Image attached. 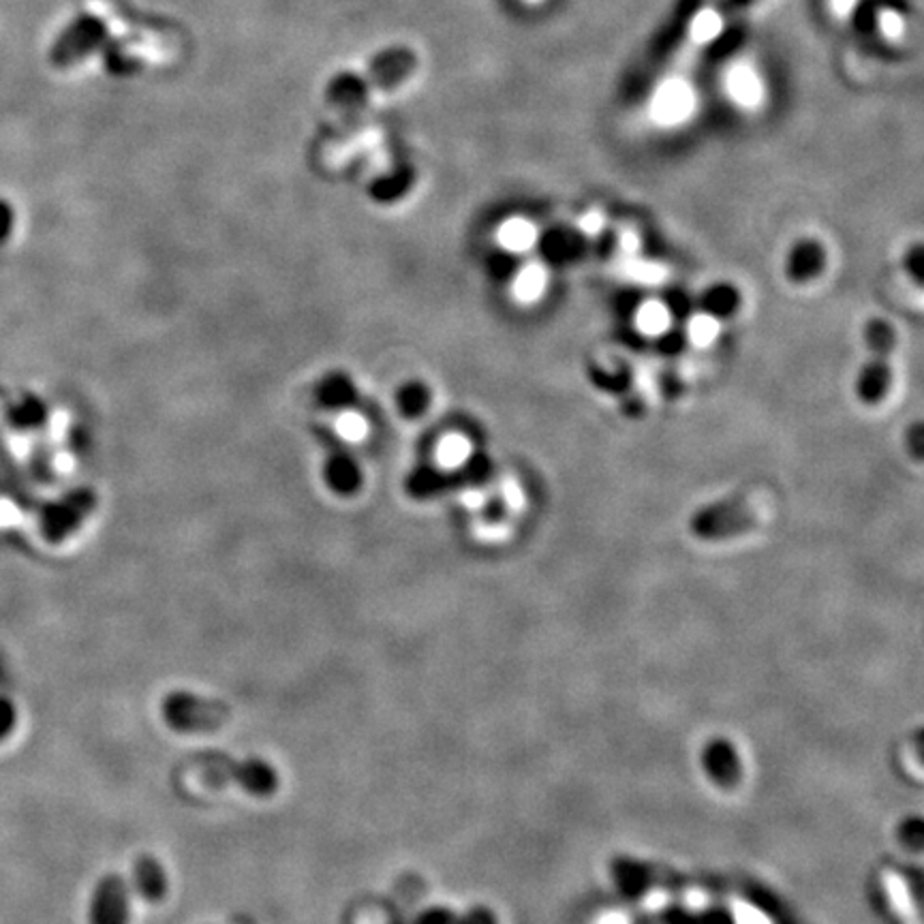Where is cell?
<instances>
[{"label": "cell", "instance_id": "9c48e42d", "mask_svg": "<svg viewBox=\"0 0 924 924\" xmlns=\"http://www.w3.org/2000/svg\"><path fill=\"white\" fill-rule=\"evenodd\" d=\"M721 29H723V16L717 9H713V7L700 9L693 16L691 24H689L686 50L679 57V62H677V69L674 71H683V64H686L687 60L693 59L700 50H704L715 39L717 34L721 32Z\"/></svg>", "mask_w": 924, "mask_h": 924}, {"label": "cell", "instance_id": "2e32d148", "mask_svg": "<svg viewBox=\"0 0 924 924\" xmlns=\"http://www.w3.org/2000/svg\"><path fill=\"white\" fill-rule=\"evenodd\" d=\"M886 893H889V896L893 898V903L896 905V912H898L903 918H907V923L918 924V921H916V910H914V905H912V896L907 893L905 884H903L896 875H891V877L886 880Z\"/></svg>", "mask_w": 924, "mask_h": 924}, {"label": "cell", "instance_id": "44dd1931", "mask_svg": "<svg viewBox=\"0 0 924 924\" xmlns=\"http://www.w3.org/2000/svg\"><path fill=\"white\" fill-rule=\"evenodd\" d=\"M454 923V918H451V914L449 912H444V910H430V912H426V914H422L419 916L418 924H451Z\"/></svg>", "mask_w": 924, "mask_h": 924}, {"label": "cell", "instance_id": "484cf974", "mask_svg": "<svg viewBox=\"0 0 924 924\" xmlns=\"http://www.w3.org/2000/svg\"><path fill=\"white\" fill-rule=\"evenodd\" d=\"M527 2H531V4H537V2H541V0H527Z\"/></svg>", "mask_w": 924, "mask_h": 924}, {"label": "cell", "instance_id": "ba28073f", "mask_svg": "<svg viewBox=\"0 0 924 924\" xmlns=\"http://www.w3.org/2000/svg\"><path fill=\"white\" fill-rule=\"evenodd\" d=\"M725 90L730 94V99L743 108V110H755L762 105L764 97H766V89H764V80L762 75L755 71L753 64L749 62H734L723 78Z\"/></svg>", "mask_w": 924, "mask_h": 924}, {"label": "cell", "instance_id": "d6986e66", "mask_svg": "<svg viewBox=\"0 0 924 924\" xmlns=\"http://www.w3.org/2000/svg\"><path fill=\"white\" fill-rule=\"evenodd\" d=\"M903 268L910 274V278L916 283V287L923 285V244L916 242L905 251Z\"/></svg>", "mask_w": 924, "mask_h": 924}, {"label": "cell", "instance_id": "7a4b0ae2", "mask_svg": "<svg viewBox=\"0 0 924 924\" xmlns=\"http://www.w3.org/2000/svg\"><path fill=\"white\" fill-rule=\"evenodd\" d=\"M769 504L755 495H734L698 507L689 520L691 536L702 541H725L745 536L764 525Z\"/></svg>", "mask_w": 924, "mask_h": 924}, {"label": "cell", "instance_id": "9a60e30c", "mask_svg": "<svg viewBox=\"0 0 924 924\" xmlns=\"http://www.w3.org/2000/svg\"><path fill=\"white\" fill-rule=\"evenodd\" d=\"M544 287H546L544 270L536 268V266L534 268L522 270L518 274V278H516V285H514L516 296L522 299L537 298L544 292Z\"/></svg>", "mask_w": 924, "mask_h": 924}, {"label": "cell", "instance_id": "7402d4cb", "mask_svg": "<svg viewBox=\"0 0 924 924\" xmlns=\"http://www.w3.org/2000/svg\"><path fill=\"white\" fill-rule=\"evenodd\" d=\"M737 921H739V924H771L760 912H755L751 907H741L737 912Z\"/></svg>", "mask_w": 924, "mask_h": 924}, {"label": "cell", "instance_id": "cb8c5ba5", "mask_svg": "<svg viewBox=\"0 0 924 924\" xmlns=\"http://www.w3.org/2000/svg\"><path fill=\"white\" fill-rule=\"evenodd\" d=\"M9 223H11V212H9V209L4 204H0V238L7 234Z\"/></svg>", "mask_w": 924, "mask_h": 924}, {"label": "cell", "instance_id": "277c9868", "mask_svg": "<svg viewBox=\"0 0 924 924\" xmlns=\"http://www.w3.org/2000/svg\"><path fill=\"white\" fill-rule=\"evenodd\" d=\"M163 721L180 734L212 732L227 723L230 707L191 691H170L161 702Z\"/></svg>", "mask_w": 924, "mask_h": 924}, {"label": "cell", "instance_id": "52a82bcc", "mask_svg": "<svg viewBox=\"0 0 924 924\" xmlns=\"http://www.w3.org/2000/svg\"><path fill=\"white\" fill-rule=\"evenodd\" d=\"M90 924H129V886L116 873L105 875L97 884Z\"/></svg>", "mask_w": 924, "mask_h": 924}, {"label": "cell", "instance_id": "d4e9b609", "mask_svg": "<svg viewBox=\"0 0 924 924\" xmlns=\"http://www.w3.org/2000/svg\"><path fill=\"white\" fill-rule=\"evenodd\" d=\"M599 924H627V921L623 916H619V914H610V916H606Z\"/></svg>", "mask_w": 924, "mask_h": 924}, {"label": "cell", "instance_id": "8fae6325", "mask_svg": "<svg viewBox=\"0 0 924 924\" xmlns=\"http://www.w3.org/2000/svg\"><path fill=\"white\" fill-rule=\"evenodd\" d=\"M700 306H702V313L707 317L715 319V322L728 319V317L739 313L741 294H739L737 287L721 283V285L707 290V294L700 298Z\"/></svg>", "mask_w": 924, "mask_h": 924}, {"label": "cell", "instance_id": "3957f363", "mask_svg": "<svg viewBox=\"0 0 924 924\" xmlns=\"http://www.w3.org/2000/svg\"><path fill=\"white\" fill-rule=\"evenodd\" d=\"M197 769L209 781L210 785H227L236 783L246 794L266 799L278 790V773L276 769L262 758H244L234 760L230 755H221L210 751L197 758Z\"/></svg>", "mask_w": 924, "mask_h": 924}, {"label": "cell", "instance_id": "8992f818", "mask_svg": "<svg viewBox=\"0 0 924 924\" xmlns=\"http://www.w3.org/2000/svg\"><path fill=\"white\" fill-rule=\"evenodd\" d=\"M829 266V251L824 246V242L818 238H801L796 240L785 257V278L796 285H811L813 281H818Z\"/></svg>", "mask_w": 924, "mask_h": 924}, {"label": "cell", "instance_id": "5b68a950", "mask_svg": "<svg viewBox=\"0 0 924 924\" xmlns=\"http://www.w3.org/2000/svg\"><path fill=\"white\" fill-rule=\"evenodd\" d=\"M695 110V90L686 73L672 71L651 97V119L661 126L683 124Z\"/></svg>", "mask_w": 924, "mask_h": 924}, {"label": "cell", "instance_id": "4fadbf2b", "mask_svg": "<svg viewBox=\"0 0 924 924\" xmlns=\"http://www.w3.org/2000/svg\"><path fill=\"white\" fill-rule=\"evenodd\" d=\"M499 240L511 251H525L534 244L536 232L527 221H507L499 232Z\"/></svg>", "mask_w": 924, "mask_h": 924}, {"label": "cell", "instance_id": "ffe728a7", "mask_svg": "<svg viewBox=\"0 0 924 924\" xmlns=\"http://www.w3.org/2000/svg\"><path fill=\"white\" fill-rule=\"evenodd\" d=\"M689 334H691V338H693V343H698V345H709L713 338H715L717 334H719V326H717L715 319H711V317H698L693 324H691V328H689Z\"/></svg>", "mask_w": 924, "mask_h": 924}, {"label": "cell", "instance_id": "ac0fdd59", "mask_svg": "<svg viewBox=\"0 0 924 924\" xmlns=\"http://www.w3.org/2000/svg\"><path fill=\"white\" fill-rule=\"evenodd\" d=\"M877 29H880V32L886 39L896 41L905 32V22H903V18L896 11H893V9H880V13H877Z\"/></svg>", "mask_w": 924, "mask_h": 924}, {"label": "cell", "instance_id": "e0dca14e", "mask_svg": "<svg viewBox=\"0 0 924 924\" xmlns=\"http://www.w3.org/2000/svg\"><path fill=\"white\" fill-rule=\"evenodd\" d=\"M638 324L644 332L651 334H659L663 332L666 326L670 324V315L661 304H647L640 313H638Z\"/></svg>", "mask_w": 924, "mask_h": 924}, {"label": "cell", "instance_id": "7c38bea8", "mask_svg": "<svg viewBox=\"0 0 924 924\" xmlns=\"http://www.w3.org/2000/svg\"><path fill=\"white\" fill-rule=\"evenodd\" d=\"M469 456H471V446L463 435H448L446 439H441L437 448V460L446 469H458L467 465Z\"/></svg>", "mask_w": 924, "mask_h": 924}, {"label": "cell", "instance_id": "30bf717a", "mask_svg": "<svg viewBox=\"0 0 924 924\" xmlns=\"http://www.w3.org/2000/svg\"><path fill=\"white\" fill-rule=\"evenodd\" d=\"M133 882L138 893L144 896L150 903H159L167 895V875L161 863L150 856L142 854L133 863Z\"/></svg>", "mask_w": 924, "mask_h": 924}, {"label": "cell", "instance_id": "603a6c76", "mask_svg": "<svg viewBox=\"0 0 924 924\" xmlns=\"http://www.w3.org/2000/svg\"><path fill=\"white\" fill-rule=\"evenodd\" d=\"M829 4H831L836 18H847L856 9L859 0H829Z\"/></svg>", "mask_w": 924, "mask_h": 924}, {"label": "cell", "instance_id": "6da1fadb", "mask_svg": "<svg viewBox=\"0 0 924 924\" xmlns=\"http://www.w3.org/2000/svg\"><path fill=\"white\" fill-rule=\"evenodd\" d=\"M866 358L859 370L854 394L861 405L880 407L893 392L895 384V354L898 334L893 322L884 317L866 319L863 328Z\"/></svg>", "mask_w": 924, "mask_h": 924}, {"label": "cell", "instance_id": "5bb4252c", "mask_svg": "<svg viewBox=\"0 0 924 924\" xmlns=\"http://www.w3.org/2000/svg\"><path fill=\"white\" fill-rule=\"evenodd\" d=\"M336 433L349 444H359L368 435V422L362 414L347 412V414H343L341 418L336 419Z\"/></svg>", "mask_w": 924, "mask_h": 924}]
</instances>
